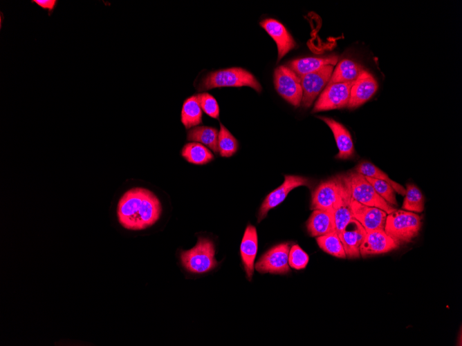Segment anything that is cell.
Returning a JSON list of instances; mask_svg holds the SVG:
<instances>
[{
  "label": "cell",
  "instance_id": "cell-1",
  "mask_svg": "<svg viewBox=\"0 0 462 346\" xmlns=\"http://www.w3.org/2000/svg\"><path fill=\"white\" fill-rule=\"evenodd\" d=\"M162 206L150 190L136 187L126 191L119 200L117 215L120 224L132 231L145 229L160 218Z\"/></svg>",
  "mask_w": 462,
  "mask_h": 346
},
{
  "label": "cell",
  "instance_id": "cell-2",
  "mask_svg": "<svg viewBox=\"0 0 462 346\" xmlns=\"http://www.w3.org/2000/svg\"><path fill=\"white\" fill-rule=\"evenodd\" d=\"M241 86H249L258 93L261 91V84L256 77L249 71L239 67L210 72L195 85L198 91L214 88Z\"/></svg>",
  "mask_w": 462,
  "mask_h": 346
},
{
  "label": "cell",
  "instance_id": "cell-3",
  "mask_svg": "<svg viewBox=\"0 0 462 346\" xmlns=\"http://www.w3.org/2000/svg\"><path fill=\"white\" fill-rule=\"evenodd\" d=\"M422 227V218L416 213L395 210L387 214L384 230L399 245L415 238Z\"/></svg>",
  "mask_w": 462,
  "mask_h": 346
},
{
  "label": "cell",
  "instance_id": "cell-4",
  "mask_svg": "<svg viewBox=\"0 0 462 346\" xmlns=\"http://www.w3.org/2000/svg\"><path fill=\"white\" fill-rule=\"evenodd\" d=\"M215 248L213 242L207 238L198 237L196 245L181 252L183 266L194 273H203L216 267Z\"/></svg>",
  "mask_w": 462,
  "mask_h": 346
},
{
  "label": "cell",
  "instance_id": "cell-5",
  "mask_svg": "<svg viewBox=\"0 0 462 346\" xmlns=\"http://www.w3.org/2000/svg\"><path fill=\"white\" fill-rule=\"evenodd\" d=\"M343 177L353 200L362 204L378 207L387 214L396 209L376 193L363 175L353 171L343 175Z\"/></svg>",
  "mask_w": 462,
  "mask_h": 346
},
{
  "label": "cell",
  "instance_id": "cell-6",
  "mask_svg": "<svg viewBox=\"0 0 462 346\" xmlns=\"http://www.w3.org/2000/svg\"><path fill=\"white\" fill-rule=\"evenodd\" d=\"M345 188L342 175L322 182L313 191L311 209L334 211L339 204Z\"/></svg>",
  "mask_w": 462,
  "mask_h": 346
},
{
  "label": "cell",
  "instance_id": "cell-7",
  "mask_svg": "<svg viewBox=\"0 0 462 346\" xmlns=\"http://www.w3.org/2000/svg\"><path fill=\"white\" fill-rule=\"evenodd\" d=\"M274 84L281 97L293 106H299L302 99L301 80L293 70L285 66L277 68L274 74Z\"/></svg>",
  "mask_w": 462,
  "mask_h": 346
},
{
  "label": "cell",
  "instance_id": "cell-8",
  "mask_svg": "<svg viewBox=\"0 0 462 346\" xmlns=\"http://www.w3.org/2000/svg\"><path fill=\"white\" fill-rule=\"evenodd\" d=\"M311 180L308 177L294 175H284V182L268 193L263 201L259 210L257 222H260L264 219L270 209L280 204L292 190L302 186L311 187Z\"/></svg>",
  "mask_w": 462,
  "mask_h": 346
},
{
  "label": "cell",
  "instance_id": "cell-9",
  "mask_svg": "<svg viewBox=\"0 0 462 346\" xmlns=\"http://www.w3.org/2000/svg\"><path fill=\"white\" fill-rule=\"evenodd\" d=\"M353 82L327 84L315 102L313 113L347 107Z\"/></svg>",
  "mask_w": 462,
  "mask_h": 346
},
{
  "label": "cell",
  "instance_id": "cell-10",
  "mask_svg": "<svg viewBox=\"0 0 462 346\" xmlns=\"http://www.w3.org/2000/svg\"><path fill=\"white\" fill-rule=\"evenodd\" d=\"M290 243L284 242L272 247L257 262L256 270L261 273L286 274L290 272Z\"/></svg>",
  "mask_w": 462,
  "mask_h": 346
},
{
  "label": "cell",
  "instance_id": "cell-11",
  "mask_svg": "<svg viewBox=\"0 0 462 346\" xmlns=\"http://www.w3.org/2000/svg\"><path fill=\"white\" fill-rule=\"evenodd\" d=\"M333 72V66L327 65L320 69L300 76L302 88V106L309 108L320 93L328 84Z\"/></svg>",
  "mask_w": 462,
  "mask_h": 346
},
{
  "label": "cell",
  "instance_id": "cell-12",
  "mask_svg": "<svg viewBox=\"0 0 462 346\" xmlns=\"http://www.w3.org/2000/svg\"><path fill=\"white\" fill-rule=\"evenodd\" d=\"M378 84L374 77L366 70H362L353 81L347 108L353 109L367 102L376 93Z\"/></svg>",
  "mask_w": 462,
  "mask_h": 346
},
{
  "label": "cell",
  "instance_id": "cell-13",
  "mask_svg": "<svg viewBox=\"0 0 462 346\" xmlns=\"http://www.w3.org/2000/svg\"><path fill=\"white\" fill-rule=\"evenodd\" d=\"M353 218L358 221L367 231L384 229L387 213L375 206L362 204L351 200Z\"/></svg>",
  "mask_w": 462,
  "mask_h": 346
},
{
  "label": "cell",
  "instance_id": "cell-14",
  "mask_svg": "<svg viewBox=\"0 0 462 346\" xmlns=\"http://www.w3.org/2000/svg\"><path fill=\"white\" fill-rule=\"evenodd\" d=\"M399 244L384 229L367 231L360 247L362 256L381 254L397 249Z\"/></svg>",
  "mask_w": 462,
  "mask_h": 346
},
{
  "label": "cell",
  "instance_id": "cell-15",
  "mask_svg": "<svg viewBox=\"0 0 462 346\" xmlns=\"http://www.w3.org/2000/svg\"><path fill=\"white\" fill-rule=\"evenodd\" d=\"M366 233L364 227L354 218L338 233L347 258L360 257V247Z\"/></svg>",
  "mask_w": 462,
  "mask_h": 346
},
{
  "label": "cell",
  "instance_id": "cell-16",
  "mask_svg": "<svg viewBox=\"0 0 462 346\" xmlns=\"http://www.w3.org/2000/svg\"><path fill=\"white\" fill-rule=\"evenodd\" d=\"M259 24L275 41L278 50V61L295 47L296 44L293 37L278 21L266 19L260 21Z\"/></svg>",
  "mask_w": 462,
  "mask_h": 346
},
{
  "label": "cell",
  "instance_id": "cell-17",
  "mask_svg": "<svg viewBox=\"0 0 462 346\" xmlns=\"http://www.w3.org/2000/svg\"><path fill=\"white\" fill-rule=\"evenodd\" d=\"M257 247L258 238L256 228L249 224L246 228L240 246L241 258L248 280H251L253 276Z\"/></svg>",
  "mask_w": 462,
  "mask_h": 346
},
{
  "label": "cell",
  "instance_id": "cell-18",
  "mask_svg": "<svg viewBox=\"0 0 462 346\" xmlns=\"http://www.w3.org/2000/svg\"><path fill=\"white\" fill-rule=\"evenodd\" d=\"M322 119L331 130L338 148L336 158L347 160L353 157L355 153L353 142L349 131L340 122L335 119L320 116Z\"/></svg>",
  "mask_w": 462,
  "mask_h": 346
},
{
  "label": "cell",
  "instance_id": "cell-19",
  "mask_svg": "<svg viewBox=\"0 0 462 346\" xmlns=\"http://www.w3.org/2000/svg\"><path fill=\"white\" fill-rule=\"evenodd\" d=\"M306 229L313 237H318L331 233L335 230L333 212L315 209L306 222Z\"/></svg>",
  "mask_w": 462,
  "mask_h": 346
},
{
  "label": "cell",
  "instance_id": "cell-20",
  "mask_svg": "<svg viewBox=\"0 0 462 346\" xmlns=\"http://www.w3.org/2000/svg\"><path fill=\"white\" fill-rule=\"evenodd\" d=\"M337 61L338 57L335 55L326 57H305L291 61L289 63V68L300 77L315 72L327 65L334 66Z\"/></svg>",
  "mask_w": 462,
  "mask_h": 346
},
{
  "label": "cell",
  "instance_id": "cell-21",
  "mask_svg": "<svg viewBox=\"0 0 462 346\" xmlns=\"http://www.w3.org/2000/svg\"><path fill=\"white\" fill-rule=\"evenodd\" d=\"M362 70V67L355 61L344 59L338 64L328 84L353 82L357 79Z\"/></svg>",
  "mask_w": 462,
  "mask_h": 346
},
{
  "label": "cell",
  "instance_id": "cell-22",
  "mask_svg": "<svg viewBox=\"0 0 462 346\" xmlns=\"http://www.w3.org/2000/svg\"><path fill=\"white\" fill-rule=\"evenodd\" d=\"M219 132L216 128L211 126H195L188 130L187 140L205 145L213 152L217 153Z\"/></svg>",
  "mask_w": 462,
  "mask_h": 346
},
{
  "label": "cell",
  "instance_id": "cell-23",
  "mask_svg": "<svg viewBox=\"0 0 462 346\" xmlns=\"http://www.w3.org/2000/svg\"><path fill=\"white\" fill-rule=\"evenodd\" d=\"M202 114L196 95H192L183 104L181 121L186 129H190L202 123Z\"/></svg>",
  "mask_w": 462,
  "mask_h": 346
},
{
  "label": "cell",
  "instance_id": "cell-24",
  "mask_svg": "<svg viewBox=\"0 0 462 346\" xmlns=\"http://www.w3.org/2000/svg\"><path fill=\"white\" fill-rule=\"evenodd\" d=\"M181 153L189 163L196 165L206 164L214 159V155L206 146L195 142L185 144Z\"/></svg>",
  "mask_w": 462,
  "mask_h": 346
},
{
  "label": "cell",
  "instance_id": "cell-25",
  "mask_svg": "<svg viewBox=\"0 0 462 346\" xmlns=\"http://www.w3.org/2000/svg\"><path fill=\"white\" fill-rule=\"evenodd\" d=\"M351 200L352 198L351 196L349 188L345 182V188L340 202L333 211L335 230L338 234L342 231L353 218L351 207Z\"/></svg>",
  "mask_w": 462,
  "mask_h": 346
},
{
  "label": "cell",
  "instance_id": "cell-26",
  "mask_svg": "<svg viewBox=\"0 0 462 346\" xmlns=\"http://www.w3.org/2000/svg\"><path fill=\"white\" fill-rule=\"evenodd\" d=\"M355 171L363 175L364 176L380 180L388 183L394 191L401 195H405V188L399 183L392 180L387 173L380 170L371 162L363 161L360 163L355 169Z\"/></svg>",
  "mask_w": 462,
  "mask_h": 346
},
{
  "label": "cell",
  "instance_id": "cell-27",
  "mask_svg": "<svg viewBox=\"0 0 462 346\" xmlns=\"http://www.w3.org/2000/svg\"><path fill=\"white\" fill-rule=\"evenodd\" d=\"M319 247L324 252L340 258H346L343 244L336 231L316 238Z\"/></svg>",
  "mask_w": 462,
  "mask_h": 346
},
{
  "label": "cell",
  "instance_id": "cell-28",
  "mask_svg": "<svg viewBox=\"0 0 462 346\" xmlns=\"http://www.w3.org/2000/svg\"><path fill=\"white\" fill-rule=\"evenodd\" d=\"M402 209L414 213H421L424 210L425 198L421 191L414 184H406L405 194Z\"/></svg>",
  "mask_w": 462,
  "mask_h": 346
},
{
  "label": "cell",
  "instance_id": "cell-29",
  "mask_svg": "<svg viewBox=\"0 0 462 346\" xmlns=\"http://www.w3.org/2000/svg\"><path fill=\"white\" fill-rule=\"evenodd\" d=\"M239 143L233 135L220 122L218 138V149L223 157L232 156L238 150Z\"/></svg>",
  "mask_w": 462,
  "mask_h": 346
},
{
  "label": "cell",
  "instance_id": "cell-30",
  "mask_svg": "<svg viewBox=\"0 0 462 346\" xmlns=\"http://www.w3.org/2000/svg\"><path fill=\"white\" fill-rule=\"evenodd\" d=\"M364 177L382 198L394 206H398L396 191L388 183L380 180Z\"/></svg>",
  "mask_w": 462,
  "mask_h": 346
},
{
  "label": "cell",
  "instance_id": "cell-31",
  "mask_svg": "<svg viewBox=\"0 0 462 346\" xmlns=\"http://www.w3.org/2000/svg\"><path fill=\"white\" fill-rule=\"evenodd\" d=\"M308 255L298 244H294L290 248L288 265L290 267L297 270L303 269L308 265Z\"/></svg>",
  "mask_w": 462,
  "mask_h": 346
},
{
  "label": "cell",
  "instance_id": "cell-32",
  "mask_svg": "<svg viewBox=\"0 0 462 346\" xmlns=\"http://www.w3.org/2000/svg\"><path fill=\"white\" fill-rule=\"evenodd\" d=\"M202 110L214 119L219 116V107L216 99L208 93H202L196 95Z\"/></svg>",
  "mask_w": 462,
  "mask_h": 346
},
{
  "label": "cell",
  "instance_id": "cell-33",
  "mask_svg": "<svg viewBox=\"0 0 462 346\" xmlns=\"http://www.w3.org/2000/svg\"><path fill=\"white\" fill-rule=\"evenodd\" d=\"M30 2L46 10L49 16L54 12L58 3L57 0H32Z\"/></svg>",
  "mask_w": 462,
  "mask_h": 346
}]
</instances>
